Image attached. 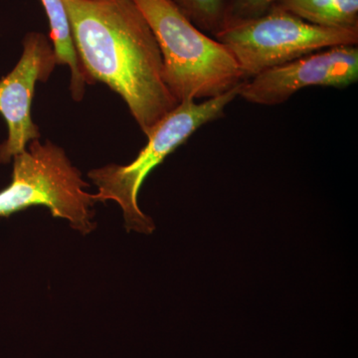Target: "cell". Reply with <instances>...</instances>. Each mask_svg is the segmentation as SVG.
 <instances>
[{
	"instance_id": "6da1fadb",
	"label": "cell",
	"mask_w": 358,
	"mask_h": 358,
	"mask_svg": "<svg viewBox=\"0 0 358 358\" xmlns=\"http://www.w3.org/2000/svg\"><path fill=\"white\" fill-rule=\"evenodd\" d=\"M87 83L115 92L145 136L178 105L164 79L162 52L133 0H63Z\"/></svg>"
},
{
	"instance_id": "7a4b0ae2",
	"label": "cell",
	"mask_w": 358,
	"mask_h": 358,
	"mask_svg": "<svg viewBox=\"0 0 358 358\" xmlns=\"http://www.w3.org/2000/svg\"><path fill=\"white\" fill-rule=\"evenodd\" d=\"M154 32L164 79L178 103L223 95L246 81L225 45L199 29L171 0H133Z\"/></svg>"
},
{
	"instance_id": "3957f363",
	"label": "cell",
	"mask_w": 358,
	"mask_h": 358,
	"mask_svg": "<svg viewBox=\"0 0 358 358\" xmlns=\"http://www.w3.org/2000/svg\"><path fill=\"white\" fill-rule=\"evenodd\" d=\"M241 86L238 85L227 93L202 103H179L155 124L147 136V145L133 162L128 166L110 164L90 171L89 178L99 189L96 194L98 201L117 202L124 212L127 229L152 234L155 229L154 221L138 206L141 185L150 173L197 129L222 117L226 107L239 96Z\"/></svg>"
},
{
	"instance_id": "277c9868",
	"label": "cell",
	"mask_w": 358,
	"mask_h": 358,
	"mask_svg": "<svg viewBox=\"0 0 358 358\" xmlns=\"http://www.w3.org/2000/svg\"><path fill=\"white\" fill-rule=\"evenodd\" d=\"M13 180L0 192V217L34 206H44L53 217L69 221L88 234L95 227L92 207L96 194L85 192L88 183L73 166L64 150L51 141L29 143V150L13 157Z\"/></svg>"
},
{
	"instance_id": "5b68a950",
	"label": "cell",
	"mask_w": 358,
	"mask_h": 358,
	"mask_svg": "<svg viewBox=\"0 0 358 358\" xmlns=\"http://www.w3.org/2000/svg\"><path fill=\"white\" fill-rule=\"evenodd\" d=\"M214 37L227 47L247 79L313 52L357 45L358 29L322 27L272 7L257 17L226 22Z\"/></svg>"
},
{
	"instance_id": "8992f818",
	"label": "cell",
	"mask_w": 358,
	"mask_h": 358,
	"mask_svg": "<svg viewBox=\"0 0 358 358\" xmlns=\"http://www.w3.org/2000/svg\"><path fill=\"white\" fill-rule=\"evenodd\" d=\"M357 80V45H341L264 71L243 82L239 96L256 105L275 106L308 87L345 88Z\"/></svg>"
},
{
	"instance_id": "52a82bcc",
	"label": "cell",
	"mask_w": 358,
	"mask_h": 358,
	"mask_svg": "<svg viewBox=\"0 0 358 358\" xmlns=\"http://www.w3.org/2000/svg\"><path fill=\"white\" fill-rule=\"evenodd\" d=\"M57 64L53 46L45 35L30 32L23 40V53L14 69L0 80V115L6 120L8 138L0 145V162L7 164L26 145L40 138L33 122L31 103L35 85L46 81Z\"/></svg>"
},
{
	"instance_id": "ba28073f",
	"label": "cell",
	"mask_w": 358,
	"mask_h": 358,
	"mask_svg": "<svg viewBox=\"0 0 358 358\" xmlns=\"http://www.w3.org/2000/svg\"><path fill=\"white\" fill-rule=\"evenodd\" d=\"M272 7L322 27L358 29V0H278Z\"/></svg>"
},
{
	"instance_id": "9c48e42d",
	"label": "cell",
	"mask_w": 358,
	"mask_h": 358,
	"mask_svg": "<svg viewBox=\"0 0 358 358\" xmlns=\"http://www.w3.org/2000/svg\"><path fill=\"white\" fill-rule=\"evenodd\" d=\"M179 11L201 31L213 36L226 22L228 0H171Z\"/></svg>"
},
{
	"instance_id": "30bf717a",
	"label": "cell",
	"mask_w": 358,
	"mask_h": 358,
	"mask_svg": "<svg viewBox=\"0 0 358 358\" xmlns=\"http://www.w3.org/2000/svg\"><path fill=\"white\" fill-rule=\"evenodd\" d=\"M278 0H228L226 22L262 15L270 10L271 7Z\"/></svg>"
}]
</instances>
